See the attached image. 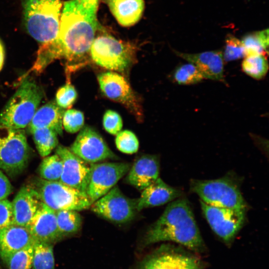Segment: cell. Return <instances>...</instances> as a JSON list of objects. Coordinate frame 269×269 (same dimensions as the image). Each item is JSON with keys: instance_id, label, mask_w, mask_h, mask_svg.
<instances>
[{"instance_id": "obj_1", "label": "cell", "mask_w": 269, "mask_h": 269, "mask_svg": "<svg viewBox=\"0 0 269 269\" xmlns=\"http://www.w3.org/2000/svg\"><path fill=\"white\" fill-rule=\"evenodd\" d=\"M99 0H70L61 13L57 38L41 44L36 59L45 69L56 59L66 61L67 72H72L86 60L98 28Z\"/></svg>"}, {"instance_id": "obj_2", "label": "cell", "mask_w": 269, "mask_h": 269, "mask_svg": "<svg viewBox=\"0 0 269 269\" xmlns=\"http://www.w3.org/2000/svg\"><path fill=\"white\" fill-rule=\"evenodd\" d=\"M145 244L172 241L195 252H201L204 244L187 199L179 197L167 206L148 230Z\"/></svg>"}, {"instance_id": "obj_3", "label": "cell", "mask_w": 269, "mask_h": 269, "mask_svg": "<svg viewBox=\"0 0 269 269\" xmlns=\"http://www.w3.org/2000/svg\"><path fill=\"white\" fill-rule=\"evenodd\" d=\"M61 6L60 0H22L28 33L41 44L54 40L58 34Z\"/></svg>"}, {"instance_id": "obj_4", "label": "cell", "mask_w": 269, "mask_h": 269, "mask_svg": "<svg viewBox=\"0 0 269 269\" xmlns=\"http://www.w3.org/2000/svg\"><path fill=\"white\" fill-rule=\"evenodd\" d=\"M43 97L42 88L26 78L21 83L0 114V125L15 129L28 126Z\"/></svg>"}, {"instance_id": "obj_5", "label": "cell", "mask_w": 269, "mask_h": 269, "mask_svg": "<svg viewBox=\"0 0 269 269\" xmlns=\"http://www.w3.org/2000/svg\"><path fill=\"white\" fill-rule=\"evenodd\" d=\"M136 47L108 34L95 38L90 54L97 65L112 71L125 72L135 60Z\"/></svg>"}, {"instance_id": "obj_6", "label": "cell", "mask_w": 269, "mask_h": 269, "mask_svg": "<svg viewBox=\"0 0 269 269\" xmlns=\"http://www.w3.org/2000/svg\"><path fill=\"white\" fill-rule=\"evenodd\" d=\"M190 189L203 202L214 206L246 210L247 204L237 185L230 179H193Z\"/></svg>"}, {"instance_id": "obj_7", "label": "cell", "mask_w": 269, "mask_h": 269, "mask_svg": "<svg viewBox=\"0 0 269 269\" xmlns=\"http://www.w3.org/2000/svg\"><path fill=\"white\" fill-rule=\"evenodd\" d=\"M29 155L24 131L0 125V169L17 174L26 167Z\"/></svg>"}, {"instance_id": "obj_8", "label": "cell", "mask_w": 269, "mask_h": 269, "mask_svg": "<svg viewBox=\"0 0 269 269\" xmlns=\"http://www.w3.org/2000/svg\"><path fill=\"white\" fill-rule=\"evenodd\" d=\"M36 189L42 202L55 211H82L90 208L93 203L86 192L60 181L40 180Z\"/></svg>"}, {"instance_id": "obj_9", "label": "cell", "mask_w": 269, "mask_h": 269, "mask_svg": "<svg viewBox=\"0 0 269 269\" xmlns=\"http://www.w3.org/2000/svg\"><path fill=\"white\" fill-rule=\"evenodd\" d=\"M91 210L109 221L123 224L134 219L137 210V199L125 195L117 185L92 203Z\"/></svg>"}, {"instance_id": "obj_10", "label": "cell", "mask_w": 269, "mask_h": 269, "mask_svg": "<svg viewBox=\"0 0 269 269\" xmlns=\"http://www.w3.org/2000/svg\"><path fill=\"white\" fill-rule=\"evenodd\" d=\"M200 204L213 231L226 244H230L245 223L246 210L214 206L201 201Z\"/></svg>"}, {"instance_id": "obj_11", "label": "cell", "mask_w": 269, "mask_h": 269, "mask_svg": "<svg viewBox=\"0 0 269 269\" xmlns=\"http://www.w3.org/2000/svg\"><path fill=\"white\" fill-rule=\"evenodd\" d=\"M86 193L93 203L109 191L127 174L131 164L122 162L91 163Z\"/></svg>"}, {"instance_id": "obj_12", "label": "cell", "mask_w": 269, "mask_h": 269, "mask_svg": "<svg viewBox=\"0 0 269 269\" xmlns=\"http://www.w3.org/2000/svg\"><path fill=\"white\" fill-rule=\"evenodd\" d=\"M100 89L108 98L124 105L138 120L143 117L140 100L127 80L114 72H107L98 76Z\"/></svg>"}, {"instance_id": "obj_13", "label": "cell", "mask_w": 269, "mask_h": 269, "mask_svg": "<svg viewBox=\"0 0 269 269\" xmlns=\"http://www.w3.org/2000/svg\"><path fill=\"white\" fill-rule=\"evenodd\" d=\"M69 149L89 163L116 157L101 135L89 126L81 129Z\"/></svg>"}, {"instance_id": "obj_14", "label": "cell", "mask_w": 269, "mask_h": 269, "mask_svg": "<svg viewBox=\"0 0 269 269\" xmlns=\"http://www.w3.org/2000/svg\"><path fill=\"white\" fill-rule=\"evenodd\" d=\"M55 153L63 161L62 172L59 181L86 193L91 163L85 161L74 154L69 148L62 145L57 146Z\"/></svg>"}, {"instance_id": "obj_15", "label": "cell", "mask_w": 269, "mask_h": 269, "mask_svg": "<svg viewBox=\"0 0 269 269\" xmlns=\"http://www.w3.org/2000/svg\"><path fill=\"white\" fill-rule=\"evenodd\" d=\"M25 227L37 241L52 244L63 237L58 228L56 211L43 202Z\"/></svg>"}, {"instance_id": "obj_16", "label": "cell", "mask_w": 269, "mask_h": 269, "mask_svg": "<svg viewBox=\"0 0 269 269\" xmlns=\"http://www.w3.org/2000/svg\"><path fill=\"white\" fill-rule=\"evenodd\" d=\"M178 57L194 64L204 78L224 82L223 52L220 50L198 53H186L174 51Z\"/></svg>"}, {"instance_id": "obj_17", "label": "cell", "mask_w": 269, "mask_h": 269, "mask_svg": "<svg viewBox=\"0 0 269 269\" xmlns=\"http://www.w3.org/2000/svg\"><path fill=\"white\" fill-rule=\"evenodd\" d=\"M159 161L157 156L149 154L140 156L131 165L126 181L136 189L142 190L159 177Z\"/></svg>"}, {"instance_id": "obj_18", "label": "cell", "mask_w": 269, "mask_h": 269, "mask_svg": "<svg viewBox=\"0 0 269 269\" xmlns=\"http://www.w3.org/2000/svg\"><path fill=\"white\" fill-rule=\"evenodd\" d=\"M42 202L35 188L29 186L21 187L11 202L14 224L25 227Z\"/></svg>"}, {"instance_id": "obj_19", "label": "cell", "mask_w": 269, "mask_h": 269, "mask_svg": "<svg viewBox=\"0 0 269 269\" xmlns=\"http://www.w3.org/2000/svg\"><path fill=\"white\" fill-rule=\"evenodd\" d=\"M182 192L164 182L158 177L142 190L137 199L138 211L149 207L164 205L181 197Z\"/></svg>"}, {"instance_id": "obj_20", "label": "cell", "mask_w": 269, "mask_h": 269, "mask_svg": "<svg viewBox=\"0 0 269 269\" xmlns=\"http://www.w3.org/2000/svg\"><path fill=\"white\" fill-rule=\"evenodd\" d=\"M35 241L24 226L12 224L0 230V257L6 264L12 254Z\"/></svg>"}, {"instance_id": "obj_21", "label": "cell", "mask_w": 269, "mask_h": 269, "mask_svg": "<svg viewBox=\"0 0 269 269\" xmlns=\"http://www.w3.org/2000/svg\"><path fill=\"white\" fill-rule=\"evenodd\" d=\"M141 269H202L196 258L173 252H163L147 260Z\"/></svg>"}, {"instance_id": "obj_22", "label": "cell", "mask_w": 269, "mask_h": 269, "mask_svg": "<svg viewBox=\"0 0 269 269\" xmlns=\"http://www.w3.org/2000/svg\"><path fill=\"white\" fill-rule=\"evenodd\" d=\"M65 111L55 101L48 102L37 109L28 125V131L37 128H47L57 134H63L62 119Z\"/></svg>"}, {"instance_id": "obj_23", "label": "cell", "mask_w": 269, "mask_h": 269, "mask_svg": "<svg viewBox=\"0 0 269 269\" xmlns=\"http://www.w3.org/2000/svg\"><path fill=\"white\" fill-rule=\"evenodd\" d=\"M117 20L123 26L136 24L141 18L144 9L143 0H104Z\"/></svg>"}, {"instance_id": "obj_24", "label": "cell", "mask_w": 269, "mask_h": 269, "mask_svg": "<svg viewBox=\"0 0 269 269\" xmlns=\"http://www.w3.org/2000/svg\"><path fill=\"white\" fill-rule=\"evenodd\" d=\"M30 133L32 135L36 149L42 157L48 156L58 145V134L49 128H37Z\"/></svg>"}, {"instance_id": "obj_25", "label": "cell", "mask_w": 269, "mask_h": 269, "mask_svg": "<svg viewBox=\"0 0 269 269\" xmlns=\"http://www.w3.org/2000/svg\"><path fill=\"white\" fill-rule=\"evenodd\" d=\"M31 269H55L52 244L35 240Z\"/></svg>"}, {"instance_id": "obj_26", "label": "cell", "mask_w": 269, "mask_h": 269, "mask_svg": "<svg viewBox=\"0 0 269 269\" xmlns=\"http://www.w3.org/2000/svg\"><path fill=\"white\" fill-rule=\"evenodd\" d=\"M57 224L62 237L75 234L81 229L82 218L77 211L63 210L56 211Z\"/></svg>"}, {"instance_id": "obj_27", "label": "cell", "mask_w": 269, "mask_h": 269, "mask_svg": "<svg viewBox=\"0 0 269 269\" xmlns=\"http://www.w3.org/2000/svg\"><path fill=\"white\" fill-rule=\"evenodd\" d=\"M241 41L245 49L246 56L258 54L268 55V29L246 35Z\"/></svg>"}, {"instance_id": "obj_28", "label": "cell", "mask_w": 269, "mask_h": 269, "mask_svg": "<svg viewBox=\"0 0 269 269\" xmlns=\"http://www.w3.org/2000/svg\"><path fill=\"white\" fill-rule=\"evenodd\" d=\"M267 56L264 54L245 56L242 63V70L254 79L260 80L263 78L269 69Z\"/></svg>"}, {"instance_id": "obj_29", "label": "cell", "mask_w": 269, "mask_h": 269, "mask_svg": "<svg viewBox=\"0 0 269 269\" xmlns=\"http://www.w3.org/2000/svg\"><path fill=\"white\" fill-rule=\"evenodd\" d=\"M63 161L57 154L44 157L39 166V172L42 179L59 181L62 172Z\"/></svg>"}, {"instance_id": "obj_30", "label": "cell", "mask_w": 269, "mask_h": 269, "mask_svg": "<svg viewBox=\"0 0 269 269\" xmlns=\"http://www.w3.org/2000/svg\"><path fill=\"white\" fill-rule=\"evenodd\" d=\"M173 77L176 82L181 85L196 84L204 79L198 68L190 62L178 66L175 69Z\"/></svg>"}, {"instance_id": "obj_31", "label": "cell", "mask_w": 269, "mask_h": 269, "mask_svg": "<svg viewBox=\"0 0 269 269\" xmlns=\"http://www.w3.org/2000/svg\"><path fill=\"white\" fill-rule=\"evenodd\" d=\"M33 244L12 254L6 263L8 269H31Z\"/></svg>"}, {"instance_id": "obj_32", "label": "cell", "mask_w": 269, "mask_h": 269, "mask_svg": "<svg viewBox=\"0 0 269 269\" xmlns=\"http://www.w3.org/2000/svg\"><path fill=\"white\" fill-rule=\"evenodd\" d=\"M223 55L224 60L226 61H233L245 57V49L242 41L232 34L227 35Z\"/></svg>"}, {"instance_id": "obj_33", "label": "cell", "mask_w": 269, "mask_h": 269, "mask_svg": "<svg viewBox=\"0 0 269 269\" xmlns=\"http://www.w3.org/2000/svg\"><path fill=\"white\" fill-rule=\"evenodd\" d=\"M115 143L117 148L125 153L133 154L138 149L139 142L136 136L129 130L120 131L117 134Z\"/></svg>"}, {"instance_id": "obj_34", "label": "cell", "mask_w": 269, "mask_h": 269, "mask_svg": "<svg viewBox=\"0 0 269 269\" xmlns=\"http://www.w3.org/2000/svg\"><path fill=\"white\" fill-rule=\"evenodd\" d=\"M84 123L82 112L75 109H68L63 116L62 124L65 130L70 133H75L81 130Z\"/></svg>"}, {"instance_id": "obj_35", "label": "cell", "mask_w": 269, "mask_h": 269, "mask_svg": "<svg viewBox=\"0 0 269 269\" xmlns=\"http://www.w3.org/2000/svg\"><path fill=\"white\" fill-rule=\"evenodd\" d=\"M77 97V93L74 87L68 83L57 90L55 101L60 107L68 109L73 105Z\"/></svg>"}, {"instance_id": "obj_36", "label": "cell", "mask_w": 269, "mask_h": 269, "mask_svg": "<svg viewBox=\"0 0 269 269\" xmlns=\"http://www.w3.org/2000/svg\"><path fill=\"white\" fill-rule=\"evenodd\" d=\"M103 125L108 133L113 135H117L122 128L123 122L118 113L109 110L105 112L103 116Z\"/></svg>"}, {"instance_id": "obj_37", "label": "cell", "mask_w": 269, "mask_h": 269, "mask_svg": "<svg viewBox=\"0 0 269 269\" xmlns=\"http://www.w3.org/2000/svg\"><path fill=\"white\" fill-rule=\"evenodd\" d=\"M14 224L11 202L7 199L0 200V230Z\"/></svg>"}, {"instance_id": "obj_38", "label": "cell", "mask_w": 269, "mask_h": 269, "mask_svg": "<svg viewBox=\"0 0 269 269\" xmlns=\"http://www.w3.org/2000/svg\"><path fill=\"white\" fill-rule=\"evenodd\" d=\"M12 190L10 182L0 169V200L7 199Z\"/></svg>"}, {"instance_id": "obj_39", "label": "cell", "mask_w": 269, "mask_h": 269, "mask_svg": "<svg viewBox=\"0 0 269 269\" xmlns=\"http://www.w3.org/2000/svg\"><path fill=\"white\" fill-rule=\"evenodd\" d=\"M5 51L3 44L0 40V71L1 70L4 61Z\"/></svg>"}, {"instance_id": "obj_40", "label": "cell", "mask_w": 269, "mask_h": 269, "mask_svg": "<svg viewBox=\"0 0 269 269\" xmlns=\"http://www.w3.org/2000/svg\"><path fill=\"white\" fill-rule=\"evenodd\" d=\"M0 269H1L0 266Z\"/></svg>"}]
</instances>
